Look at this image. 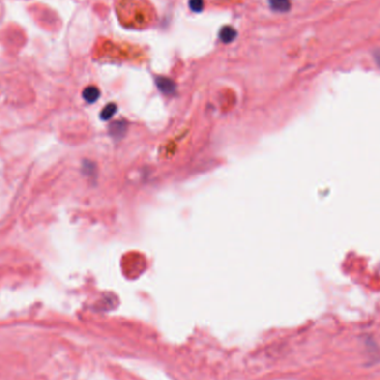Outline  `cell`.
<instances>
[{
  "label": "cell",
  "mask_w": 380,
  "mask_h": 380,
  "mask_svg": "<svg viewBox=\"0 0 380 380\" xmlns=\"http://www.w3.org/2000/svg\"><path fill=\"white\" fill-rule=\"evenodd\" d=\"M118 20L129 29H145L156 20V10L149 0H119L116 7Z\"/></svg>",
  "instance_id": "obj_1"
},
{
  "label": "cell",
  "mask_w": 380,
  "mask_h": 380,
  "mask_svg": "<svg viewBox=\"0 0 380 380\" xmlns=\"http://www.w3.org/2000/svg\"><path fill=\"white\" fill-rule=\"evenodd\" d=\"M96 58H130L136 59L143 56L140 47L132 46L127 42H117L102 38L96 42L93 50Z\"/></svg>",
  "instance_id": "obj_2"
},
{
  "label": "cell",
  "mask_w": 380,
  "mask_h": 380,
  "mask_svg": "<svg viewBox=\"0 0 380 380\" xmlns=\"http://www.w3.org/2000/svg\"><path fill=\"white\" fill-rule=\"evenodd\" d=\"M156 85H157L158 89H159V90L164 93V95L170 96V95H174V93L176 92V89H177L176 84H175L174 80L168 78V77H162V76L157 77Z\"/></svg>",
  "instance_id": "obj_3"
},
{
  "label": "cell",
  "mask_w": 380,
  "mask_h": 380,
  "mask_svg": "<svg viewBox=\"0 0 380 380\" xmlns=\"http://www.w3.org/2000/svg\"><path fill=\"white\" fill-rule=\"evenodd\" d=\"M127 130V123L123 120L115 121L110 127V134L115 138H121Z\"/></svg>",
  "instance_id": "obj_4"
},
{
  "label": "cell",
  "mask_w": 380,
  "mask_h": 380,
  "mask_svg": "<svg viewBox=\"0 0 380 380\" xmlns=\"http://www.w3.org/2000/svg\"><path fill=\"white\" fill-rule=\"evenodd\" d=\"M83 96L85 98V100L89 102V104H93V102H96L98 99H99L100 91L99 89L95 86H89L84 90Z\"/></svg>",
  "instance_id": "obj_5"
},
{
  "label": "cell",
  "mask_w": 380,
  "mask_h": 380,
  "mask_svg": "<svg viewBox=\"0 0 380 380\" xmlns=\"http://www.w3.org/2000/svg\"><path fill=\"white\" fill-rule=\"evenodd\" d=\"M269 5L272 10L277 12H287L292 7L289 0H269Z\"/></svg>",
  "instance_id": "obj_6"
},
{
  "label": "cell",
  "mask_w": 380,
  "mask_h": 380,
  "mask_svg": "<svg viewBox=\"0 0 380 380\" xmlns=\"http://www.w3.org/2000/svg\"><path fill=\"white\" fill-rule=\"evenodd\" d=\"M236 35H237V31L234 30L233 27H230V26H225L224 28H221V30L219 32L220 40L225 42V44L232 42L234 38H236Z\"/></svg>",
  "instance_id": "obj_7"
},
{
  "label": "cell",
  "mask_w": 380,
  "mask_h": 380,
  "mask_svg": "<svg viewBox=\"0 0 380 380\" xmlns=\"http://www.w3.org/2000/svg\"><path fill=\"white\" fill-rule=\"evenodd\" d=\"M116 112H117V106L115 104H109L105 107L104 110H102L100 117L102 120H109V119L113 118V116L116 114Z\"/></svg>",
  "instance_id": "obj_8"
},
{
  "label": "cell",
  "mask_w": 380,
  "mask_h": 380,
  "mask_svg": "<svg viewBox=\"0 0 380 380\" xmlns=\"http://www.w3.org/2000/svg\"><path fill=\"white\" fill-rule=\"evenodd\" d=\"M204 0H189L190 9L195 12H200L204 9Z\"/></svg>",
  "instance_id": "obj_9"
},
{
  "label": "cell",
  "mask_w": 380,
  "mask_h": 380,
  "mask_svg": "<svg viewBox=\"0 0 380 380\" xmlns=\"http://www.w3.org/2000/svg\"><path fill=\"white\" fill-rule=\"evenodd\" d=\"M374 58H375L376 62H377V65L380 68V49H377V50L374 51Z\"/></svg>",
  "instance_id": "obj_10"
},
{
  "label": "cell",
  "mask_w": 380,
  "mask_h": 380,
  "mask_svg": "<svg viewBox=\"0 0 380 380\" xmlns=\"http://www.w3.org/2000/svg\"><path fill=\"white\" fill-rule=\"evenodd\" d=\"M213 1H216L218 3H234V2L239 1V0H213Z\"/></svg>",
  "instance_id": "obj_11"
}]
</instances>
